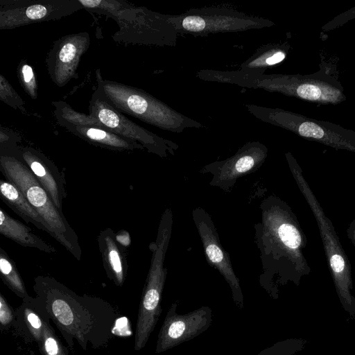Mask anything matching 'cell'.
<instances>
[{"mask_svg": "<svg viewBox=\"0 0 355 355\" xmlns=\"http://www.w3.org/2000/svg\"><path fill=\"white\" fill-rule=\"evenodd\" d=\"M36 300L73 349V340L87 350L105 347L112 337L117 314L107 302L80 297L50 280L36 282Z\"/></svg>", "mask_w": 355, "mask_h": 355, "instance_id": "obj_1", "label": "cell"}, {"mask_svg": "<svg viewBox=\"0 0 355 355\" xmlns=\"http://www.w3.org/2000/svg\"><path fill=\"white\" fill-rule=\"evenodd\" d=\"M0 170L7 180L22 192L28 202L48 224L51 236L76 258L79 259L80 250L77 236L30 168L14 155H1Z\"/></svg>", "mask_w": 355, "mask_h": 355, "instance_id": "obj_2", "label": "cell"}, {"mask_svg": "<svg viewBox=\"0 0 355 355\" xmlns=\"http://www.w3.org/2000/svg\"><path fill=\"white\" fill-rule=\"evenodd\" d=\"M96 89L116 110L160 128L172 130L180 116L145 92L112 80H103L97 72Z\"/></svg>", "mask_w": 355, "mask_h": 355, "instance_id": "obj_3", "label": "cell"}, {"mask_svg": "<svg viewBox=\"0 0 355 355\" xmlns=\"http://www.w3.org/2000/svg\"><path fill=\"white\" fill-rule=\"evenodd\" d=\"M58 123L72 134L94 145L116 150H143L138 142L107 129L97 119L74 110L63 102H53Z\"/></svg>", "mask_w": 355, "mask_h": 355, "instance_id": "obj_4", "label": "cell"}, {"mask_svg": "<svg viewBox=\"0 0 355 355\" xmlns=\"http://www.w3.org/2000/svg\"><path fill=\"white\" fill-rule=\"evenodd\" d=\"M82 8L78 0L1 1L0 28L55 20Z\"/></svg>", "mask_w": 355, "mask_h": 355, "instance_id": "obj_5", "label": "cell"}, {"mask_svg": "<svg viewBox=\"0 0 355 355\" xmlns=\"http://www.w3.org/2000/svg\"><path fill=\"white\" fill-rule=\"evenodd\" d=\"M89 115L97 119L107 129L138 142L148 152L166 157V150L171 149L167 146L170 142L146 130L116 110L97 89L94 91L89 101Z\"/></svg>", "mask_w": 355, "mask_h": 355, "instance_id": "obj_6", "label": "cell"}, {"mask_svg": "<svg viewBox=\"0 0 355 355\" xmlns=\"http://www.w3.org/2000/svg\"><path fill=\"white\" fill-rule=\"evenodd\" d=\"M275 88L286 94L317 104L337 105L346 100L340 82L324 70L276 78Z\"/></svg>", "mask_w": 355, "mask_h": 355, "instance_id": "obj_7", "label": "cell"}, {"mask_svg": "<svg viewBox=\"0 0 355 355\" xmlns=\"http://www.w3.org/2000/svg\"><path fill=\"white\" fill-rule=\"evenodd\" d=\"M273 120L279 125L305 139L355 151V132L340 125L284 110L274 112Z\"/></svg>", "mask_w": 355, "mask_h": 355, "instance_id": "obj_8", "label": "cell"}, {"mask_svg": "<svg viewBox=\"0 0 355 355\" xmlns=\"http://www.w3.org/2000/svg\"><path fill=\"white\" fill-rule=\"evenodd\" d=\"M191 215L200 237L207 263L223 276L231 288L235 303L242 307L243 297L239 280L233 270L229 254L221 245L210 215L199 207L192 211Z\"/></svg>", "mask_w": 355, "mask_h": 355, "instance_id": "obj_9", "label": "cell"}, {"mask_svg": "<svg viewBox=\"0 0 355 355\" xmlns=\"http://www.w3.org/2000/svg\"><path fill=\"white\" fill-rule=\"evenodd\" d=\"M266 155V148L259 144L248 145L225 160L205 166L200 173L211 174L209 185L230 192L240 178L254 173L262 166Z\"/></svg>", "mask_w": 355, "mask_h": 355, "instance_id": "obj_10", "label": "cell"}, {"mask_svg": "<svg viewBox=\"0 0 355 355\" xmlns=\"http://www.w3.org/2000/svg\"><path fill=\"white\" fill-rule=\"evenodd\" d=\"M177 305L168 309L157 336L155 352L161 353L192 339L207 330L211 322V311L203 306L187 314L176 313Z\"/></svg>", "mask_w": 355, "mask_h": 355, "instance_id": "obj_11", "label": "cell"}, {"mask_svg": "<svg viewBox=\"0 0 355 355\" xmlns=\"http://www.w3.org/2000/svg\"><path fill=\"white\" fill-rule=\"evenodd\" d=\"M90 44L89 33H79L65 35L58 40L46 60L51 79L61 87L76 76L81 57Z\"/></svg>", "mask_w": 355, "mask_h": 355, "instance_id": "obj_12", "label": "cell"}, {"mask_svg": "<svg viewBox=\"0 0 355 355\" xmlns=\"http://www.w3.org/2000/svg\"><path fill=\"white\" fill-rule=\"evenodd\" d=\"M13 155L30 168L55 207L62 211V200L67 193L64 179L56 166L43 154L31 147L18 148Z\"/></svg>", "mask_w": 355, "mask_h": 355, "instance_id": "obj_13", "label": "cell"}, {"mask_svg": "<svg viewBox=\"0 0 355 355\" xmlns=\"http://www.w3.org/2000/svg\"><path fill=\"white\" fill-rule=\"evenodd\" d=\"M16 318L13 328L26 343L41 340L46 325L51 320L43 311L36 298L31 296L23 299L15 310Z\"/></svg>", "mask_w": 355, "mask_h": 355, "instance_id": "obj_14", "label": "cell"}, {"mask_svg": "<svg viewBox=\"0 0 355 355\" xmlns=\"http://www.w3.org/2000/svg\"><path fill=\"white\" fill-rule=\"evenodd\" d=\"M0 193L1 200L25 221L52 235L48 224L13 183L1 180Z\"/></svg>", "mask_w": 355, "mask_h": 355, "instance_id": "obj_15", "label": "cell"}, {"mask_svg": "<svg viewBox=\"0 0 355 355\" xmlns=\"http://www.w3.org/2000/svg\"><path fill=\"white\" fill-rule=\"evenodd\" d=\"M0 233L24 247L35 248L48 253L55 250L33 234L29 227L11 217L3 209L0 210Z\"/></svg>", "mask_w": 355, "mask_h": 355, "instance_id": "obj_16", "label": "cell"}, {"mask_svg": "<svg viewBox=\"0 0 355 355\" xmlns=\"http://www.w3.org/2000/svg\"><path fill=\"white\" fill-rule=\"evenodd\" d=\"M99 244L107 275L116 285L121 286L126 270L122 254L114 240L112 231L107 230L101 234Z\"/></svg>", "mask_w": 355, "mask_h": 355, "instance_id": "obj_17", "label": "cell"}, {"mask_svg": "<svg viewBox=\"0 0 355 355\" xmlns=\"http://www.w3.org/2000/svg\"><path fill=\"white\" fill-rule=\"evenodd\" d=\"M83 8L107 15L118 24L130 22L136 19L139 10L125 1L114 0H78Z\"/></svg>", "mask_w": 355, "mask_h": 355, "instance_id": "obj_18", "label": "cell"}, {"mask_svg": "<svg viewBox=\"0 0 355 355\" xmlns=\"http://www.w3.org/2000/svg\"><path fill=\"white\" fill-rule=\"evenodd\" d=\"M0 271L3 282L15 295L22 300L30 296L15 263L2 248H0Z\"/></svg>", "mask_w": 355, "mask_h": 355, "instance_id": "obj_19", "label": "cell"}, {"mask_svg": "<svg viewBox=\"0 0 355 355\" xmlns=\"http://www.w3.org/2000/svg\"><path fill=\"white\" fill-rule=\"evenodd\" d=\"M37 345L42 355H69L67 348L62 343L50 323L46 325Z\"/></svg>", "mask_w": 355, "mask_h": 355, "instance_id": "obj_20", "label": "cell"}, {"mask_svg": "<svg viewBox=\"0 0 355 355\" xmlns=\"http://www.w3.org/2000/svg\"><path fill=\"white\" fill-rule=\"evenodd\" d=\"M17 74L21 86L25 92L32 99L36 100L38 94V85L32 67L27 63L21 62Z\"/></svg>", "mask_w": 355, "mask_h": 355, "instance_id": "obj_21", "label": "cell"}, {"mask_svg": "<svg viewBox=\"0 0 355 355\" xmlns=\"http://www.w3.org/2000/svg\"><path fill=\"white\" fill-rule=\"evenodd\" d=\"M0 99L1 101L14 107L25 111L23 99L16 93L8 80L0 76Z\"/></svg>", "mask_w": 355, "mask_h": 355, "instance_id": "obj_22", "label": "cell"}, {"mask_svg": "<svg viewBox=\"0 0 355 355\" xmlns=\"http://www.w3.org/2000/svg\"><path fill=\"white\" fill-rule=\"evenodd\" d=\"M15 318V310L8 303L4 296L0 293V327L1 331L12 327Z\"/></svg>", "mask_w": 355, "mask_h": 355, "instance_id": "obj_23", "label": "cell"}, {"mask_svg": "<svg viewBox=\"0 0 355 355\" xmlns=\"http://www.w3.org/2000/svg\"><path fill=\"white\" fill-rule=\"evenodd\" d=\"M330 265L334 273L337 275H340L345 269V261L339 254H334L330 259Z\"/></svg>", "mask_w": 355, "mask_h": 355, "instance_id": "obj_24", "label": "cell"}, {"mask_svg": "<svg viewBox=\"0 0 355 355\" xmlns=\"http://www.w3.org/2000/svg\"><path fill=\"white\" fill-rule=\"evenodd\" d=\"M286 54L283 51H277L266 60V63L269 65L280 62L285 58Z\"/></svg>", "mask_w": 355, "mask_h": 355, "instance_id": "obj_25", "label": "cell"}]
</instances>
